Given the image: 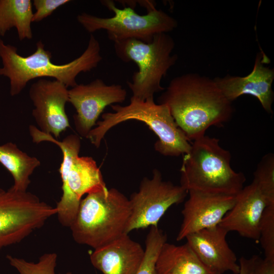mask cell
<instances>
[{
	"label": "cell",
	"instance_id": "cell-1",
	"mask_svg": "<svg viewBox=\"0 0 274 274\" xmlns=\"http://www.w3.org/2000/svg\"><path fill=\"white\" fill-rule=\"evenodd\" d=\"M158 101L167 107L190 141L204 135L211 126L227 122L233 113L232 102L214 80L195 73L173 78Z\"/></svg>",
	"mask_w": 274,
	"mask_h": 274
},
{
	"label": "cell",
	"instance_id": "cell-2",
	"mask_svg": "<svg viewBox=\"0 0 274 274\" xmlns=\"http://www.w3.org/2000/svg\"><path fill=\"white\" fill-rule=\"evenodd\" d=\"M51 58V53L41 41L37 43L32 54L24 57L17 53L15 46L6 44L0 38V76L9 79L10 95L20 94L30 80L38 78H52L72 88L78 84L76 78L80 73L91 71L102 59L99 43L92 34L86 49L72 61L57 64L52 62Z\"/></svg>",
	"mask_w": 274,
	"mask_h": 274
},
{
	"label": "cell",
	"instance_id": "cell-3",
	"mask_svg": "<svg viewBox=\"0 0 274 274\" xmlns=\"http://www.w3.org/2000/svg\"><path fill=\"white\" fill-rule=\"evenodd\" d=\"M29 130L34 143L51 142L62 152V161L59 171L62 194L55 207L59 222L69 227L84 195L108 190L101 171L93 158L79 156L81 140L77 135L70 134L58 141L34 125H29Z\"/></svg>",
	"mask_w": 274,
	"mask_h": 274
},
{
	"label": "cell",
	"instance_id": "cell-4",
	"mask_svg": "<svg viewBox=\"0 0 274 274\" xmlns=\"http://www.w3.org/2000/svg\"><path fill=\"white\" fill-rule=\"evenodd\" d=\"M230 152L219 140L203 135L191 143L183 155L180 168V186L188 192L236 195L244 187L246 177L231 166Z\"/></svg>",
	"mask_w": 274,
	"mask_h": 274
},
{
	"label": "cell",
	"instance_id": "cell-5",
	"mask_svg": "<svg viewBox=\"0 0 274 274\" xmlns=\"http://www.w3.org/2000/svg\"><path fill=\"white\" fill-rule=\"evenodd\" d=\"M113 112L102 115V120L96 123L86 138L96 148L112 127L128 120H135L145 123L155 133L158 140L155 150L165 156L177 157L187 153L191 143L178 127L167 107L156 104L154 98L141 100L131 96L126 106H111Z\"/></svg>",
	"mask_w": 274,
	"mask_h": 274
},
{
	"label": "cell",
	"instance_id": "cell-6",
	"mask_svg": "<svg viewBox=\"0 0 274 274\" xmlns=\"http://www.w3.org/2000/svg\"><path fill=\"white\" fill-rule=\"evenodd\" d=\"M130 215L129 198L111 188L82 198L69 228L75 242L95 249L126 234Z\"/></svg>",
	"mask_w": 274,
	"mask_h": 274
},
{
	"label": "cell",
	"instance_id": "cell-7",
	"mask_svg": "<svg viewBox=\"0 0 274 274\" xmlns=\"http://www.w3.org/2000/svg\"><path fill=\"white\" fill-rule=\"evenodd\" d=\"M115 52L121 60L133 61L139 67L127 85L133 97L141 100L154 98V94L163 91L161 81L178 59L172 52L175 43L167 33L156 35L150 43L134 39L114 42Z\"/></svg>",
	"mask_w": 274,
	"mask_h": 274
},
{
	"label": "cell",
	"instance_id": "cell-8",
	"mask_svg": "<svg viewBox=\"0 0 274 274\" xmlns=\"http://www.w3.org/2000/svg\"><path fill=\"white\" fill-rule=\"evenodd\" d=\"M101 4L114 13L111 17H97L87 13L78 15V22L90 33L100 29L107 31L109 39L114 42L134 39L150 43L158 33H167L178 26L177 20L155 7L145 15L136 13L132 6L117 8L114 1H100Z\"/></svg>",
	"mask_w": 274,
	"mask_h": 274
},
{
	"label": "cell",
	"instance_id": "cell-9",
	"mask_svg": "<svg viewBox=\"0 0 274 274\" xmlns=\"http://www.w3.org/2000/svg\"><path fill=\"white\" fill-rule=\"evenodd\" d=\"M57 212L31 192L0 188V250L21 242Z\"/></svg>",
	"mask_w": 274,
	"mask_h": 274
},
{
	"label": "cell",
	"instance_id": "cell-10",
	"mask_svg": "<svg viewBox=\"0 0 274 274\" xmlns=\"http://www.w3.org/2000/svg\"><path fill=\"white\" fill-rule=\"evenodd\" d=\"M187 191L180 185L163 179L161 172L154 169L151 178L144 177L139 190L129 198L131 215L126 233L133 230L158 226L168 209L184 201Z\"/></svg>",
	"mask_w": 274,
	"mask_h": 274
},
{
	"label": "cell",
	"instance_id": "cell-11",
	"mask_svg": "<svg viewBox=\"0 0 274 274\" xmlns=\"http://www.w3.org/2000/svg\"><path fill=\"white\" fill-rule=\"evenodd\" d=\"M126 90L119 84L107 85L96 79L87 84H77L68 90V102L74 107L75 129L87 138L105 108L125 100Z\"/></svg>",
	"mask_w": 274,
	"mask_h": 274
},
{
	"label": "cell",
	"instance_id": "cell-12",
	"mask_svg": "<svg viewBox=\"0 0 274 274\" xmlns=\"http://www.w3.org/2000/svg\"><path fill=\"white\" fill-rule=\"evenodd\" d=\"M34 108L32 115L41 131L56 139L70 127L65 106L68 102V90L62 83L40 78L29 90Z\"/></svg>",
	"mask_w": 274,
	"mask_h": 274
},
{
	"label": "cell",
	"instance_id": "cell-13",
	"mask_svg": "<svg viewBox=\"0 0 274 274\" xmlns=\"http://www.w3.org/2000/svg\"><path fill=\"white\" fill-rule=\"evenodd\" d=\"M182 210L183 221L177 236L180 241L198 231L219 225L235 201V195L190 190Z\"/></svg>",
	"mask_w": 274,
	"mask_h": 274
},
{
	"label": "cell",
	"instance_id": "cell-14",
	"mask_svg": "<svg viewBox=\"0 0 274 274\" xmlns=\"http://www.w3.org/2000/svg\"><path fill=\"white\" fill-rule=\"evenodd\" d=\"M268 60V57L261 51L257 54L253 68L247 76L226 75L213 80L229 101L232 102L243 95H250L257 98L266 113L272 114L274 92L272 84L274 70L264 65Z\"/></svg>",
	"mask_w": 274,
	"mask_h": 274
},
{
	"label": "cell",
	"instance_id": "cell-15",
	"mask_svg": "<svg viewBox=\"0 0 274 274\" xmlns=\"http://www.w3.org/2000/svg\"><path fill=\"white\" fill-rule=\"evenodd\" d=\"M228 233L218 225L194 232L185 239L201 262L215 274L228 271L238 274L240 267L235 254L227 242Z\"/></svg>",
	"mask_w": 274,
	"mask_h": 274
},
{
	"label": "cell",
	"instance_id": "cell-16",
	"mask_svg": "<svg viewBox=\"0 0 274 274\" xmlns=\"http://www.w3.org/2000/svg\"><path fill=\"white\" fill-rule=\"evenodd\" d=\"M268 203L253 181L235 195V201L219 225L228 232L259 241V225L262 214Z\"/></svg>",
	"mask_w": 274,
	"mask_h": 274
},
{
	"label": "cell",
	"instance_id": "cell-17",
	"mask_svg": "<svg viewBox=\"0 0 274 274\" xmlns=\"http://www.w3.org/2000/svg\"><path fill=\"white\" fill-rule=\"evenodd\" d=\"M145 250L125 234L94 249L90 259L103 274H135L144 258Z\"/></svg>",
	"mask_w": 274,
	"mask_h": 274
},
{
	"label": "cell",
	"instance_id": "cell-18",
	"mask_svg": "<svg viewBox=\"0 0 274 274\" xmlns=\"http://www.w3.org/2000/svg\"><path fill=\"white\" fill-rule=\"evenodd\" d=\"M156 269L157 274H215L186 243L180 246L165 243L158 255Z\"/></svg>",
	"mask_w": 274,
	"mask_h": 274
},
{
	"label": "cell",
	"instance_id": "cell-19",
	"mask_svg": "<svg viewBox=\"0 0 274 274\" xmlns=\"http://www.w3.org/2000/svg\"><path fill=\"white\" fill-rule=\"evenodd\" d=\"M0 163L13 177L14 184L11 188L18 192L27 191L30 176L41 164L38 158L28 155L11 142L0 145Z\"/></svg>",
	"mask_w": 274,
	"mask_h": 274
},
{
	"label": "cell",
	"instance_id": "cell-20",
	"mask_svg": "<svg viewBox=\"0 0 274 274\" xmlns=\"http://www.w3.org/2000/svg\"><path fill=\"white\" fill-rule=\"evenodd\" d=\"M33 15L30 0H0V36L15 27L19 40L31 39Z\"/></svg>",
	"mask_w": 274,
	"mask_h": 274
},
{
	"label": "cell",
	"instance_id": "cell-21",
	"mask_svg": "<svg viewBox=\"0 0 274 274\" xmlns=\"http://www.w3.org/2000/svg\"><path fill=\"white\" fill-rule=\"evenodd\" d=\"M167 241L166 234L158 226L150 227L145 241L144 256L135 274H157V259L163 244Z\"/></svg>",
	"mask_w": 274,
	"mask_h": 274
},
{
	"label": "cell",
	"instance_id": "cell-22",
	"mask_svg": "<svg viewBox=\"0 0 274 274\" xmlns=\"http://www.w3.org/2000/svg\"><path fill=\"white\" fill-rule=\"evenodd\" d=\"M265 197L268 205L274 204V155L266 154L258 164L253 181Z\"/></svg>",
	"mask_w": 274,
	"mask_h": 274
},
{
	"label": "cell",
	"instance_id": "cell-23",
	"mask_svg": "<svg viewBox=\"0 0 274 274\" xmlns=\"http://www.w3.org/2000/svg\"><path fill=\"white\" fill-rule=\"evenodd\" d=\"M7 258L10 264L16 268L19 274H56L55 269L57 255L55 253L42 255L36 263L28 262L9 255L7 256ZM64 274L72 273L67 272Z\"/></svg>",
	"mask_w": 274,
	"mask_h": 274
},
{
	"label": "cell",
	"instance_id": "cell-24",
	"mask_svg": "<svg viewBox=\"0 0 274 274\" xmlns=\"http://www.w3.org/2000/svg\"><path fill=\"white\" fill-rule=\"evenodd\" d=\"M265 259L274 261V204L267 206L261 217L259 238Z\"/></svg>",
	"mask_w": 274,
	"mask_h": 274
},
{
	"label": "cell",
	"instance_id": "cell-25",
	"mask_svg": "<svg viewBox=\"0 0 274 274\" xmlns=\"http://www.w3.org/2000/svg\"><path fill=\"white\" fill-rule=\"evenodd\" d=\"M70 0H34L36 12L33 13L32 22H39L51 15L58 8L70 2Z\"/></svg>",
	"mask_w": 274,
	"mask_h": 274
},
{
	"label": "cell",
	"instance_id": "cell-26",
	"mask_svg": "<svg viewBox=\"0 0 274 274\" xmlns=\"http://www.w3.org/2000/svg\"><path fill=\"white\" fill-rule=\"evenodd\" d=\"M259 258L260 257L256 255L249 258L242 257L238 261L240 271L238 274H253Z\"/></svg>",
	"mask_w": 274,
	"mask_h": 274
},
{
	"label": "cell",
	"instance_id": "cell-27",
	"mask_svg": "<svg viewBox=\"0 0 274 274\" xmlns=\"http://www.w3.org/2000/svg\"><path fill=\"white\" fill-rule=\"evenodd\" d=\"M253 274H274V261L260 257Z\"/></svg>",
	"mask_w": 274,
	"mask_h": 274
}]
</instances>
